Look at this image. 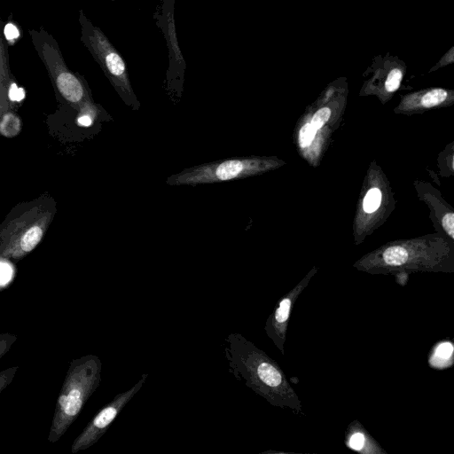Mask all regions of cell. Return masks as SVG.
Returning <instances> with one entry per match:
<instances>
[{
    "mask_svg": "<svg viewBox=\"0 0 454 454\" xmlns=\"http://www.w3.org/2000/svg\"><path fill=\"white\" fill-rule=\"evenodd\" d=\"M449 98V92L442 88H435L427 90L420 96L419 103L426 108L441 105Z\"/></svg>",
    "mask_w": 454,
    "mask_h": 454,
    "instance_id": "obj_13",
    "label": "cell"
},
{
    "mask_svg": "<svg viewBox=\"0 0 454 454\" xmlns=\"http://www.w3.org/2000/svg\"><path fill=\"white\" fill-rule=\"evenodd\" d=\"M19 366L6 368L0 372V394L12 383Z\"/></svg>",
    "mask_w": 454,
    "mask_h": 454,
    "instance_id": "obj_18",
    "label": "cell"
},
{
    "mask_svg": "<svg viewBox=\"0 0 454 454\" xmlns=\"http://www.w3.org/2000/svg\"><path fill=\"white\" fill-rule=\"evenodd\" d=\"M454 61V47H451L436 63V65L431 69L435 70L439 67L452 64Z\"/></svg>",
    "mask_w": 454,
    "mask_h": 454,
    "instance_id": "obj_20",
    "label": "cell"
},
{
    "mask_svg": "<svg viewBox=\"0 0 454 454\" xmlns=\"http://www.w3.org/2000/svg\"><path fill=\"white\" fill-rule=\"evenodd\" d=\"M331 110L328 107H322L315 113L310 123L316 129H319L329 120Z\"/></svg>",
    "mask_w": 454,
    "mask_h": 454,
    "instance_id": "obj_17",
    "label": "cell"
},
{
    "mask_svg": "<svg viewBox=\"0 0 454 454\" xmlns=\"http://www.w3.org/2000/svg\"><path fill=\"white\" fill-rule=\"evenodd\" d=\"M102 113H104V109L99 105L95 104L92 99L87 100L78 109L77 125L90 127L94 124Z\"/></svg>",
    "mask_w": 454,
    "mask_h": 454,
    "instance_id": "obj_11",
    "label": "cell"
},
{
    "mask_svg": "<svg viewBox=\"0 0 454 454\" xmlns=\"http://www.w3.org/2000/svg\"><path fill=\"white\" fill-rule=\"evenodd\" d=\"M162 4H166L168 0H160Z\"/></svg>",
    "mask_w": 454,
    "mask_h": 454,
    "instance_id": "obj_22",
    "label": "cell"
},
{
    "mask_svg": "<svg viewBox=\"0 0 454 454\" xmlns=\"http://www.w3.org/2000/svg\"><path fill=\"white\" fill-rule=\"evenodd\" d=\"M381 202V192L378 188H372L366 193L363 207L366 213H373L380 207Z\"/></svg>",
    "mask_w": 454,
    "mask_h": 454,
    "instance_id": "obj_14",
    "label": "cell"
},
{
    "mask_svg": "<svg viewBox=\"0 0 454 454\" xmlns=\"http://www.w3.org/2000/svg\"><path fill=\"white\" fill-rule=\"evenodd\" d=\"M102 362L85 355L69 363L59 393L47 441L57 442L76 420L85 403L101 382Z\"/></svg>",
    "mask_w": 454,
    "mask_h": 454,
    "instance_id": "obj_3",
    "label": "cell"
},
{
    "mask_svg": "<svg viewBox=\"0 0 454 454\" xmlns=\"http://www.w3.org/2000/svg\"><path fill=\"white\" fill-rule=\"evenodd\" d=\"M264 160L256 158H228L184 168L166 179L169 186L207 184L247 177L262 171Z\"/></svg>",
    "mask_w": 454,
    "mask_h": 454,
    "instance_id": "obj_6",
    "label": "cell"
},
{
    "mask_svg": "<svg viewBox=\"0 0 454 454\" xmlns=\"http://www.w3.org/2000/svg\"><path fill=\"white\" fill-rule=\"evenodd\" d=\"M442 227L451 239H454V214L448 213L442 217Z\"/></svg>",
    "mask_w": 454,
    "mask_h": 454,
    "instance_id": "obj_19",
    "label": "cell"
},
{
    "mask_svg": "<svg viewBox=\"0 0 454 454\" xmlns=\"http://www.w3.org/2000/svg\"><path fill=\"white\" fill-rule=\"evenodd\" d=\"M4 34L6 40H13L15 37L19 36V31L12 24H8L5 27Z\"/></svg>",
    "mask_w": 454,
    "mask_h": 454,
    "instance_id": "obj_21",
    "label": "cell"
},
{
    "mask_svg": "<svg viewBox=\"0 0 454 454\" xmlns=\"http://www.w3.org/2000/svg\"><path fill=\"white\" fill-rule=\"evenodd\" d=\"M228 372L264 398L270 404L304 414L302 404L278 364L242 334L224 338Z\"/></svg>",
    "mask_w": 454,
    "mask_h": 454,
    "instance_id": "obj_1",
    "label": "cell"
},
{
    "mask_svg": "<svg viewBox=\"0 0 454 454\" xmlns=\"http://www.w3.org/2000/svg\"><path fill=\"white\" fill-rule=\"evenodd\" d=\"M28 33L56 94L78 111L82 103L92 99L86 81L78 73L68 68L58 42L44 27L29 29Z\"/></svg>",
    "mask_w": 454,
    "mask_h": 454,
    "instance_id": "obj_5",
    "label": "cell"
},
{
    "mask_svg": "<svg viewBox=\"0 0 454 454\" xmlns=\"http://www.w3.org/2000/svg\"><path fill=\"white\" fill-rule=\"evenodd\" d=\"M111 1H114V0H111Z\"/></svg>",
    "mask_w": 454,
    "mask_h": 454,
    "instance_id": "obj_23",
    "label": "cell"
},
{
    "mask_svg": "<svg viewBox=\"0 0 454 454\" xmlns=\"http://www.w3.org/2000/svg\"><path fill=\"white\" fill-rule=\"evenodd\" d=\"M314 272L310 271L294 287L283 295L268 317L264 331L282 355L285 354V342L293 308L298 297L307 287Z\"/></svg>",
    "mask_w": 454,
    "mask_h": 454,
    "instance_id": "obj_8",
    "label": "cell"
},
{
    "mask_svg": "<svg viewBox=\"0 0 454 454\" xmlns=\"http://www.w3.org/2000/svg\"><path fill=\"white\" fill-rule=\"evenodd\" d=\"M57 212L49 194L16 205L0 224V260L19 262L43 240Z\"/></svg>",
    "mask_w": 454,
    "mask_h": 454,
    "instance_id": "obj_2",
    "label": "cell"
},
{
    "mask_svg": "<svg viewBox=\"0 0 454 454\" xmlns=\"http://www.w3.org/2000/svg\"><path fill=\"white\" fill-rule=\"evenodd\" d=\"M16 340L17 336L13 333H0V359L9 352Z\"/></svg>",
    "mask_w": 454,
    "mask_h": 454,
    "instance_id": "obj_16",
    "label": "cell"
},
{
    "mask_svg": "<svg viewBox=\"0 0 454 454\" xmlns=\"http://www.w3.org/2000/svg\"><path fill=\"white\" fill-rule=\"evenodd\" d=\"M147 377L148 373L142 374L138 381L129 389L117 394L111 402L98 411L73 442L71 445L73 454L87 450L98 442L126 404L140 390Z\"/></svg>",
    "mask_w": 454,
    "mask_h": 454,
    "instance_id": "obj_7",
    "label": "cell"
},
{
    "mask_svg": "<svg viewBox=\"0 0 454 454\" xmlns=\"http://www.w3.org/2000/svg\"><path fill=\"white\" fill-rule=\"evenodd\" d=\"M346 444L348 448L363 453H386L357 421L349 425L346 434Z\"/></svg>",
    "mask_w": 454,
    "mask_h": 454,
    "instance_id": "obj_10",
    "label": "cell"
},
{
    "mask_svg": "<svg viewBox=\"0 0 454 454\" xmlns=\"http://www.w3.org/2000/svg\"><path fill=\"white\" fill-rule=\"evenodd\" d=\"M78 21L82 43L121 100L132 110L137 111L140 102L132 88L125 60L105 33L91 22L82 10L79 11Z\"/></svg>",
    "mask_w": 454,
    "mask_h": 454,
    "instance_id": "obj_4",
    "label": "cell"
},
{
    "mask_svg": "<svg viewBox=\"0 0 454 454\" xmlns=\"http://www.w3.org/2000/svg\"><path fill=\"white\" fill-rule=\"evenodd\" d=\"M12 80L8 46L4 37L0 19V117L4 112L11 110L10 89L12 84Z\"/></svg>",
    "mask_w": 454,
    "mask_h": 454,
    "instance_id": "obj_9",
    "label": "cell"
},
{
    "mask_svg": "<svg viewBox=\"0 0 454 454\" xmlns=\"http://www.w3.org/2000/svg\"><path fill=\"white\" fill-rule=\"evenodd\" d=\"M22 128L20 117L12 110L4 112L0 117V135L12 138L20 134Z\"/></svg>",
    "mask_w": 454,
    "mask_h": 454,
    "instance_id": "obj_12",
    "label": "cell"
},
{
    "mask_svg": "<svg viewBox=\"0 0 454 454\" xmlns=\"http://www.w3.org/2000/svg\"><path fill=\"white\" fill-rule=\"evenodd\" d=\"M317 129L311 125L307 123L300 130L299 144L301 147H308L315 138Z\"/></svg>",
    "mask_w": 454,
    "mask_h": 454,
    "instance_id": "obj_15",
    "label": "cell"
}]
</instances>
